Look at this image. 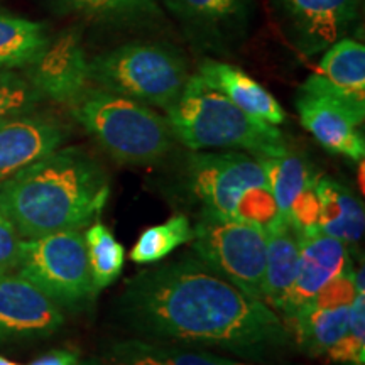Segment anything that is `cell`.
Returning a JSON list of instances; mask_svg holds the SVG:
<instances>
[{"mask_svg":"<svg viewBox=\"0 0 365 365\" xmlns=\"http://www.w3.org/2000/svg\"><path fill=\"white\" fill-rule=\"evenodd\" d=\"M113 314L137 339L217 349L250 362L279 357L293 344L284 319L269 304L191 254L127 281Z\"/></svg>","mask_w":365,"mask_h":365,"instance_id":"1","label":"cell"},{"mask_svg":"<svg viewBox=\"0 0 365 365\" xmlns=\"http://www.w3.org/2000/svg\"><path fill=\"white\" fill-rule=\"evenodd\" d=\"M110 195L102 164L83 148H59L0 181V215L21 239L81 230L97 220Z\"/></svg>","mask_w":365,"mask_h":365,"instance_id":"2","label":"cell"},{"mask_svg":"<svg viewBox=\"0 0 365 365\" xmlns=\"http://www.w3.org/2000/svg\"><path fill=\"white\" fill-rule=\"evenodd\" d=\"M173 135L190 150H242L255 158H277L289 150L277 125L250 117L225 95L191 75L166 110Z\"/></svg>","mask_w":365,"mask_h":365,"instance_id":"3","label":"cell"},{"mask_svg":"<svg viewBox=\"0 0 365 365\" xmlns=\"http://www.w3.org/2000/svg\"><path fill=\"white\" fill-rule=\"evenodd\" d=\"M70 108L100 149L120 164H156L175 149L176 139L166 117L137 100L86 86Z\"/></svg>","mask_w":365,"mask_h":365,"instance_id":"4","label":"cell"},{"mask_svg":"<svg viewBox=\"0 0 365 365\" xmlns=\"http://www.w3.org/2000/svg\"><path fill=\"white\" fill-rule=\"evenodd\" d=\"M90 83L166 112L180 98L191 73L175 46L127 43L93 56Z\"/></svg>","mask_w":365,"mask_h":365,"instance_id":"5","label":"cell"},{"mask_svg":"<svg viewBox=\"0 0 365 365\" xmlns=\"http://www.w3.org/2000/svg\"><path fill=\"white\" fill-rule=\"evenodd\" d=\"M16 272L39 287L59 308L73 312L88 308L98 293L80 230L22 239Z\"/></svg>","mask_w":365,"mask_h":365,"instance_id":"6","label":"cell"},{"mask_svg":"<svg viewBox=\"0 0 365 365\" xmlns=\"http://www.w3.org/2000/svg\"><path fill=\"white\" fill-rule=\"evenodd\" d=\"M191 247L196 257L245 294L264 301L266 232L237 217L198 213Z\"/></svg>","mask_w":365,"mask_h":365,"instance_id":"7","label":"cell"},{"mask_svg":"<svg viewBox=\"0 0 365 365\" xmlns=\"http://www.w3.org/2000/svg\"><path fill=\"white\" fill-rule=\"evenodd\" d=\"M180 182L198 213L235 217L244 191L269 186L261 161L242 150H191L182 163Z\"/></svg>","mask_w":365,"mask_h":365,"instance_id":"8","label":"cell"},{"mask_svg":"<svg viewBox=\"0 0 365 365\" xmlns=\"http://www.w3.org/2000/svg\"><path fill=\"white\" fill-rule=\"evenodd\" d=\"M88 63L80 29H66L49 38L22 73L44 100L70 105L90 86Z\"/></svg>","mask_w":365,"mask_h":365,"instance_id":"9","label":"cell"},{"mask_svg":"<svg viewBox=\"0 0 365 365\" xmlns=\"http://www.w3.org/2000/svg\"><path fill=\"white\" fill-rule=\"evenodd\" d=\"M193 43L227 51L247 34L254 0H163Z\"/></svg>","mask_w":365,"mask_h":365,"instance_id":"10","label":"cell"},{"mask_svg":"<svg viewBox=\"0 0 365 365\" xmlns=\"http://www.w3.org/2000/svg\"><path fill=\"white\" fill-rule=\"evenodd\" d=\"M296 48L304 56L345 38L359 16V0H274Z\"/></svg>","mask_w":365,"mask_h":365,"instance_id":"11","label":"cell"},{"mask_svg":"<svg viewBox=\"0 0 365 365\" xmlns=\"http://www.w3.org/2000/svg\"><path fill=\"white\" fill-rule=\"evenodd\" d=\"M65 325L61 308L17 272L0 274V344L51 336Z\"/></svg>","mask_w":365,"mask_h":365,"instance_id":"12","label":"cell"},{"mask_svg":"<svg viewBox=\"0 0 365 365\" xmlns=\"http://www.w3.org/2000/svg\"><path fill=\"white\" fill-rule=\"evenodd\" d=\"M296 110L301 125L327 150L354 161H362L365 156L362 132L365 108L328 95L299 91Z\"/></svg>","mask_w":365,"mask_h":365,"instance_id":"13","label":"cell"},{"mask_svg":"<svg viewBox=\"0 0 365 365\" xmlns=\"http://www.w3.org/2000/svg\"><path fill=\"white\" fill-rule=\"evenodd\" d=\"M68 129L59 118L36 110L0 122V181L63 148Z\"/></svg>","mask_w":365,"mask_h":365,"instance_id":"14","label":"cell"},{"mask_svg":"<svg viewBox=\"0 0 365 365\" xmlns=\"http://www.w3.org/2000/svg\"><path fill=\"white\" fill-rule=\"evenodd\" d=\"M350 269L352 261L345 242L322 232L301 235L298 272L279 317L282 319L289 317L303 304L309 303L328 282Z\"/></svg>","mask_w":365,"mask_h":365,"instance_id":"15","label":"cell"},{"mask_svg":"<svg viewBox=\"0 0 365 365\" xmlns=\"http://www.w3.org/2000/svg\"><path fill=\"white\" fill-rule=\"evenodd\" d=\"M299 91L344 100L365 108V46L362 41L341 38L323 51L318 70Z\"/></svg>","mask_w":365,"mask_h":365,"instance_id":"16","label":"cell"},{"mask_svg":"<svg viewBox=\"0 0 365 365\" xmlns=\"http://www.w3.org/2000/svg\"><path fill=\"white\" fill-rule=\"evenodd\" d=\"M196 75L250 117L277 127L286 122V110L277 98L240 68L207 58L198 65Z\"/></svg>","mask_w":365,"mask_h":365,"instance_id":"17","label":"cell"},{"mask_svg":"<svg viewBox=\"0 0 365 365\" xmlns=\"http://www.w3.org/2000/svg\"><path fill=\"white\" fill-rule=\"evenodd\" d=\"M103 365H254L207 352L203 349L137 339L113 340L105 346Z\"/></svg>","mask_w":365,"mask_h":365,"instance_id":"18","label":"cell"},{"mask_svg":"<svg viewBox=\"0 0 365 365\" xmlns=\"http://www.w3.org/2000/svg\"><path fill=\"white\" fill-rule=\"evenodd\" d=\"M264 232L267 242L264 303L281 312L298 272L301 235L293 223L279 217L264 227Z\"/></svg>","mask_w":365,"mask_h":365,"instance_id":"19","label":"cell"},{"mask_svg":"<svg viewBox=\"0 0 365 365\" xmlns=\"http://www.w3.org/2000/svg\"><path fill=\"white\" fill-rule=\"evenodd\" d=\"M350 307L319 308L312 301L284 318L293 344L308 357L327 360L349 325Z\"/></svg>","mask_w":365,"mask_h":365,"instance_id":"20","label":"cell"},{"mask_svg":"<svg viewBox=\"0 0 365 365\" xmlns=\"http://www.w3.org/2000/svg\"><path fill=\"white\" fill-rule=\"evenodd\" d=\"M314 191L319 200L318 232L335 237L346 245L357 244L365 230L364 203L349 186L328 176L317 178Z\"/></svg>","mask_w":365,"mask_h":365,"instance_id":"21","label":"cell"},{"mask_svg":"<svg viewBox=\"0 0 365 365\" xmlns=\"http://www.w3.org/2000/svg\"><path fill=\"white\" fill-rule=\"evenodd\" d=\"M46 24L0 9V70H24L48 44Z\"/></svg>","mask_w":365,"mask_h":365,"instance_id":"22","label":"cell"},{"mask_svg":"<svg viewBox=\"0 0 365 365\" xmlns=\"http://www.w3.org/2000/svg\"><path fill=\"white\" fill-rule=\"evenodd\" d=\"M261 161L267 176L269 190L276 200L279 218L289 222V208L294 198L307 186L317 180L313 168L304 161V158L287 150L277 158H257Z\"/></svg>","mask_w":365,"mask_h":365,"instance_id":"23","label":"cell"},{"mask_svg":"<svg viewBox=\"0 0 365 365\" xmlns=\"http://www.w3.org/2000/svg\"><path fill=\"white\" fill-rule=\"evenodd\" d=\"M193 239V225L185 213H176L164 223L149 227L140 234L130 250L132 262L149 266L161 262L182 244Z\"/></svg>","mask_w":365,"mask_h":365,"instance_id":"24","label":"cell"},{"mask_svg":"<svg viewBox=\"0 0 365 365\" xmlns=\"http://www.w3.org/2000/svg\"><path fill=\"white\" fill-rule=\"evenodd\" d=\"M91 276L97 289H105L117 281L125 264V250L110 228L102 222H95L83 234Z\"/></svg>","mask_w":365,"mask_h":365,"instance_id":"25","label":"cell"},{"mask_svg":"<svg viewBox=\"0 0 365 365\" xmlns=\"http://www.w3.org/2000/svg\"><path fill=\"white\" fill-rule=\"evenodd\" d=\"M44 98L31 85L24 73L0 70V122L19 113L36 110Z\"/></svg>","mask_w":365,"mask_h":365,"instance_id":"26","label":"cell"},{"mask_svg":"<svg viewBox=\"0 0 365 365\" xmlns=\"http://www.w3.org/2000/svg\"><path fill=\"white\" fill-rule=\"evenodd\" d=\"M327 360L335 364L365 362V293L355 294L344 339L331 350Z\"/></svg>","mask_w":365,"mask_h":365,"instance_id":"27","label":"cell"},{"mask_svg":"<svg viewBox=\"0 0 365 365\" xmlns=\"http://www.w3.org/2000/svg\"><path fill=\"white\" fill-rule=\"evenodd\" d=\"M61 6L95 21H120L129 19L145 9L134 0H58Z\"/></svg>","mask_w":365,"mask_h":365,"instance_id":"28","label":"cell"},{"mask_svg":"<svg viewBox=\"0 0 365 365\" xmlns=\"http://www.w3.org/2000/svg\"><path fill=\"white\" fill-rule=\"evenodd\" d=\"M235 217L240 220L255 223L262 228L279 217L276 200L269 186H255L244 191L235 208Z\"/></svg>","mask_w":365,"mask_h":365,"instance_id":"29","label":"cell"},{"mask_svg":"<svg viewBox=\"0 0 365 365\" xmlns=\"http://www.w3.org/2000/svg\"><path fill=\"white\" fill-rule=\"evenodd\" d=\"M317 181V180H314ZM319 200L314 191V182L296 196L289 208V222L299 232V235H312L318 232Z\"/></svg>","mask_w":365,"mask_h":365,"instance_id":"30","label":"cell"},{"mask_svg":"<svg viewBox=\"0 0 365 365\" xmlns=\"http://www.w3.org/2000/svg\"><path fill=\"white\" fill-rule=\"evenodd\" d=\"M355 294H357V291H355L354 284V269H350V271L335 277L331 282H328L312 299V303L319 308L352 307Z\"/></svg>","mask_w":365,"mask_h":365,"instance_id":"31","label":"cell"},{"mask_svg":"<svg viewBox=\"0 0 365 365\" xmlns=\"http://www.w3.org/2000/svg\"><path fill=\"white\" fill-rule=\"evenodd\" d=\"M22 239L12 223L0 215V274L16 272L21 259Z\"/></svg>","mask_w":365,"mask_h":365,"instance_id":"32","label":"cell"},{"mask_svg":"<svg viewBox=\"0 0 365 365\" xmlns=\"http://www.w3.org/2000/svg\"><path fill=\"white\" fill-rule=\"evenodd\" d=\"M27 365H81V360L78 354L73 352V350L66 349H56L49 350L44 355H41L36 360H33Z\"/></svg>","mask_w":365,"mask_h":365,"instance_id":"33","label":"cell"},{"mask_svg":"<svg viewBox=\"0 0 365 365\" xmlns=\"http://www.w3.org/2000/svg\"><path fill=\"white\" fill-rule=\"evenodd\" d=\"M135 4H139L140 7H144L145 11H148V9H153V6H154V0H134Z\"/></svg>","mask_w":365,"mask_h":365,"instance_id":"34","label":"cell"},{"mask_svg":"<svg viewBox=\"0 0 365 365\" xmlns=\"http://www.w3.org/2000/svg\"><path fill=\"white\" fill-rule=\"evenodd\" d=\"M0 365H19V364L12 362V360H9V359L2 357V355H0Z\"/></svg>","mask_w":365,"mask_h":365,"instance_id":"35","label":"cell"},{"mask_svg":"<svg viewBox=\"0 0 365 365\" xmlns=\"http://www.w3.org/2000/svg\"><path fill=\"white\" fill-rule=\"evenodd\" d=\"M345 365H364V364H345Z\"/></svg>","mask_w":365,"mask_h":365,"instance_id":"36","label":"cell"}]
</instances>
